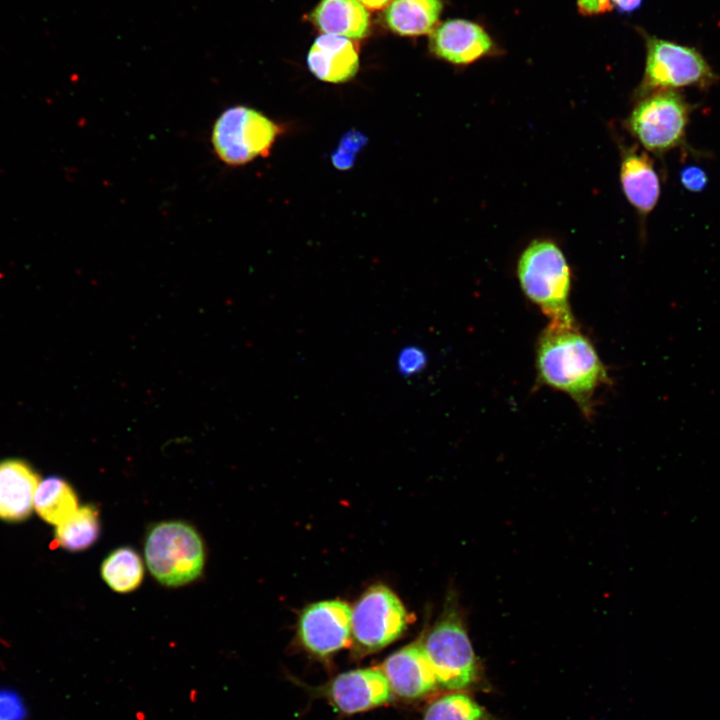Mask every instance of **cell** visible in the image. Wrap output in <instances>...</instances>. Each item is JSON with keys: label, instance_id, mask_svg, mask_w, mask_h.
<instances>
[{"label": "cell", "instance_id": "22", "mask_svg": "<svg viewBox=\"0 0 720 720\" xmlns=\"http://www.w3.org/2000/svg\"><path fill=\"white\" fill-rule=\"evenodd\" d=\"M427 361V353L422 347L409 344L398 352L396 369L401 376H415L424 370Z\"/></svg>", "mask_w": 720, "mask_h": 720}, {"label": "cell", "instance_id": "19", "mask_svg": "<svg viewBox=\"0 0 720 720\" xmlns=\"http://www.w3.org/2000/svg\"><path fill=\"white\" fill-rule=\"evenodd\" d=\"M102 579L118 593L134 591L144 578V565L138 552L129 546L112 550L102 561Z\"/></svg>", "mask_w": 720, "mask_h": 720}, {"label": "cell", "instance_id": "1", "mask_svg": "<svg viewBox=\"0 0 720 720\" xmlns=\"http://www.w3.org/2000/svg\"><path fill=\"white\" fill-rule=\"evenodd\" d=\"M537 369L543 383L568 394L589 417L596 391L608 383L607 371L591 342L576 326L550 324L537 345Z\"/></svg>", "mask_w": 720, "mask_h": 720}, {"label": "cell", "instance_id": "3", "mask_svg": "<svg viewBox=\"0 0 720 720\" xmlns=\"http://www.w3.org/2000/svg\"><path fill=\"white\" fill-rule=\"evenodd\" d=\"M517 274L523 292L550 319V324L576 326L569 305L570 269L554 242H531L519 258Z\"/></svg>", "mask_w": 720, "mask_h": 720}, {"label": "cell", "instance_id": "5", "mask_svg": "<svg viewBox=\"0 0 720 720\" xmlns=\"http://www.w3.org/2000/svg\"><path fill=\"white\" fill-rule=\"evenodd\" d=\"M280 132V126L263 113L236 105L223 111L215 121L211 143L222 162L240 166L266 156Z\"/></svg>", "mask_w": 720, "mask_h": 720}, {"label": "cell", "instance_id": "28", "mask_svg": "<svg viewBox=\"0 0 720 720\" xmlns=\"http://www.w3.org/2000/svg\"><path fill=\"white\" fill-rule=\"evenodd\" d=\"M365 8L370 10H379L387 7L393 0H357Z\"/></svg>", "mask_w": 720, "mask_h": 720}, {"label": "cell", "instance_id": "10", "mask_svg": "<svg viewBox=\"0 0 720 720\" xmlns=\"http://www.w3.org/2000/svg\"><path fill=\"white\" fill-rule=\"evenodd\" d=\"M315 691L344 714L360 713L385 705L394 696L380 667L343 672Z\"/></svg>", "mask_w": 720, "mask_h": 720}, {"label": "cell", "instance_id": "20", "mask_svg": "<svg viewBox=\"0 0 720 720\" xmlns=\"http://www.w3.org/2000/svg\"><path fill=\"white\" fill-rule=\"evenodd\" d=\"M101 530L99 510L93 504L79 507L65 522L56 527V543L70 552L91 547L99 538Z\"/></svg>", "mask_w": 720, "mask_h": 720}, {"label": "cell", "instance_id": "6", "mask_svg": "<svg viewBox=\"0 0 720 720\" xmlns=\"http://www.w3.org/2000/svg\"><path fill=\"white\" fill-rule=\"evenodd\" d=\"M646 44L641 97L686 86L707 89L717 81L718 76L697 49L658 37H647Z\"/></svg>", "mask_w": 720, "mask_h": 720}, {"label": "cell", "instance_id": "9", "mask_svg": "<svg viewBox=\"0 0 720 720\" xmlns=\"http://www.w3.org/2000/svg\"><path fill=\"white\" fill-rule=\"evenodd\" d=\"M352 608L341 600L307 606L298 620V639L310 654L328 657L351 644Z\"/></svg>", "mask_w": 720, "mask_h": 720}, {"label": "cell", "instance_id": "16", "mask_svg": "<svg viewBox=\"0 0 720 720\" xmlns=\"http://www.w3.org/2000/svg\"><path fill=\"white\" fill-rule=\"evenodd\" d=\"M324 34L362 39L370 32V16L357 0H321L310 15Z\"/></svg>", "mask_w": 720, "mask_h": 720}, {"label": "cell", "instance_id": "25", "mask_svg": "<svg viewBox=\"0 0 720 720\" xmlns=\"http://www.w3.org/2000/svg\"><path fill=\"white\" fill-rule=\"evenodd\" d=\"M24 708L18 697L9 692H0V720H21Z\"/></svg>", "mask_w": 720, "mask_h": 720}, {"label": "cell", "instance_id": "15", "mask_svg": "<svg viewBox=\"0 0 720 720\" xmlns=\"http://www.w3.org/2000/svg\"><path fill=\"white\" fill-rule=\"evenodd\" d=\"M620 182L627 200L639 213L646 215L654 209L660 196V181L645 152L632 148L624 153Z\"/></svg>", "mask_w": 720, "mask_h": 720}, {"label": "cell", "instance_id": "21", "mask_svg": "<svg viewBox=\"0 0 720 720\" xmlns=\"http://www.w3.org/2000/svg\"><path fill=\"white\" fill-rule=\"evenodd\" d=\"M422 720H499L465 691H450L434 699Z\"/></svg>", "mask_w": 720, "mask_h": 720}, {"label": "cell", "instance_id": "27", "mask_svg": "<svg viewBox=\"0 0 720 720\" xmlns=\"http://www.w3.org/2000/svg\"><path fill=\"white\" fill-rule=\"evenodd\" d=\"M619 12L631 13L642 4L643 0H611Z\"/></svg>", "mask_w": 720, "mask_h": 720}, {"label": "cell", "instance_id": "13", "mask_svg": "<svg viewBox=\"0 0 720 720\" xmlns=\"http://www.w3.org/2000/svg\"><path fill=\"white\" fill-rule=\"evenodd\" d=\"M39 485L36 471L24 460L0 461V519L8 522L25 520L34 507Z\"/></svg>", "mask_w": 720, "mask_h": 720}, {"label": "cell", "instance_id": "7", "mask_svg": "<svg viewBox=\"0 0 720 720\" xmlns=\"http://www.w3.org/2000/svg\"><path fill=\"white\" fill-rule=\"evenodd\" d=\"M691 109L674 90L651 93L634 107L628 127L646 150L662 155L683 144Z\"/></svg>", "mask_w": 720, "mask_h": 720}, {"label": "cell", "instance_id": "8", "mask_svg": "<svg viewBox=\"0 0 720 720\" xmlns=\"http://www.w3.org/2000/svg\"><path fill=\"white\" fill-rule=\"evenodd\" d=\"M408 614L388 587L375 585L355 603L351 613V643L365 655L381 650L406 630Z\"/></svg>", "mask_w": 720, "mask_h": 720}, {"label": "cell", "instance_id": "23", "mask_svg": "<svg viewBox=\"0 0 720 720\" xmlns=\"http://www.w3.org/2000/svg\"><path fill=\"white\" fill-rule=\"evenodd\" d=\"M367 139L360 133L351 131L346 134L339 148L332 155V162L338 169H348L353 165L355 154L366 143Z\"/></svg>", "mask_w": 720, "mask_h": 720}, {"label": "cell", "instance_id": "4", "mask_svg": "<svg viewBox=\"0 0 720 720\" xmlns=\"http://www.w3.org/2000/svg\"><path fill=\"white\" fill-rule=\"evenodd\" d=\"M144 554L152 576L167 587L191 583L204 569L203 540L185 521L167 520L152 525L146 533Z\"/></svg>", "mask_w": 720, "mask_h": 720}, {"label": "cell", "instance_id": "17", "mask_svg": "<svg viewBox=\"0 0 720 720\" xmlns=\"http://www.w3.org/2000/svg\"><path fill=\"white\" fill-rule=\"evenodd\" d=\"M442 8L441 0H393L384 18L387 26L399 35H424L437 27Z\"/></svg>", "mask_w": 720, "mask_h": 720}, {"label": "cell", "instance_id": "12", "mask_svg": "<svg viewBox=\"0 0 720 720\" xmlns=\"http://www.w3.org/2000/svg\"><path fill=\"white\" fill-rule=\"evenodd\" d=\"M430 51L452 64L467 65L486 56L493 48L487 32L478 24L452 19L436 27L430 35Z\"/></svg>", "mask_w": 720, "mask_h": 720}, {"label": "cell", "instance_id": "2", "mask_svg": "<svg viewBox=\"0 0 720 720\" xmlns=\"http://www.w3.org/2000/svg\"><path fill=\"white\" fill-rule=\"evenodd\" d=\"M421 642L439 688L467 691L488 687L481 663L454 603H447Z\"/></svg>", "mask_w": 720, "mask_h": 720}, {"label": "cell", "instance_id": "18", "mask_svg": "<svg viewBox=\"0 0 720 720\" xmlns=\"http://www.w3.org/2000/svg\"><path fill=\"white\" fill-rule=\"evenodd\" d=\"M34 507L44 521L56 526L65 522L79 508L72 486L57 476L39 482L34 496Z\"/></svg>", "mask_w": 720, "mask_h": 720}, {"label": "cell", "instance_id": "24", "mask_svg": "<svg viewBox=\"0 0 720 720\" xmlns=\"http://www.w3.org/2000/svg\"><path fill=\"white\" fill-rule=\"evenodd\" d=\"M680 182L690 192H701L708 184V177L702 168L691 165L680 172Z\"/></svg>", "mask_w": 720, "mask_h": 720}, {"label": "cell", "instance_id": "11", "mask_svg": "<svg viewBox=\"0 0 720 720\" xmlns=\"http://www.w3.org/2000/svg\"><path fill=\"white\" fill-rule=\"evenodd\" d=\"M380 668L392 694L402 699H420L439 688L421 641L395 651L384 660Z\"/></svg>", "mask_w": 720, "mask_h": 720}, {"label": "cell", "instance_id": "14", "mask_svg": "<svg viewBox=\"0 0 720 720\" xmlns=\"http://www.w3.org/2000/svg\"><path fill=\"white\" fill-rule=\"evenodd\" d=\"M307 65L318 79L329 83H343L358 72V50L348 38L323 34L312 44Z\"/></svg>", "mask_w": 720, "mask_h": 720}, {"label": "cell", "instance_id": "26", "mask_svg": "<svg viewBox=\"0 0 720 720\" xmlns=\"http://www.w3.org/2000/svg\"><path fill=\"white\" fill-rule=\"evenodd\" d=\"M577 8L584 16H595L613 9L611 0H577Z\"/></svg>", "mask_w": 720, "mask_h": 720}]
</instances>
